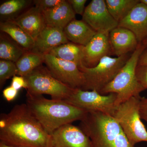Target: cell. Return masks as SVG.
I'll use <instances>...</instances> for the list:
<instances>
[{"label": "cell", "instance_id": "1", "mask_svg": "<svg viewBox=\"0 0 147 147\" xmlns=\"http://www.w3.org/2000/svg\"><path fill=\"white\" fill-rule=\"evenodd\" d=\"M0 143L10 146L53 147L52 136L45 131L26 103L16 105L0 119Z\"/></svg>", "mask_w": 147, "mask_h": 147}, {"label": "cell", "instance_id": "2", "mask_svg": "<svg viewBox=\"0 0 147 147\" xmlns=\"http://www.w3.org/2000/svg\"><path fill=\"white\" fill-rule=\"evenodd\" d=\"M26 105L35 118L51 135L60 127L82 121L87 113L64 100L48 99L27 92Z\"/></svg>", "mask_w": 147, "mask_h": 147}, {"label": "cell", "instance_id": "3", "mask_svg": "<svg viewBox=\"0 0 147 147\" xmlns=\"http://www.w3.org/2000/svg\"><path fill=\"white\" fill-rule=\"evenodd\" d=\"M79 127L87 134L92 147H134L113 116L97 112H87Z\"/></svg>", "mask_w": 147, "mask_h": 147}, {"label": "cell", "instance_id": "4", "mask_svg": "<svg viewBox=\"0 0 147 147\" xmlns=\"http://www.w3.org/2000/svg\"><path fill=\"white\" fill-rule=\"evenodd\" d=\"M146 49L142 42L139 43L113 81L100 92L102 95L117 94L116 107L131 97L140 96V93L146 90L138 82L136 75L139 58Z\"/></svg>", "mask_w": 147, "mask_h": 147}, {"label": "cell", "instance_id": "5", "mask_svg": "<svg viewBox=\"0 0 147 147\" xmlns=\"http://www.w3.org/2000/svg\"><path fill=\"white\" fill-rule=\"evenodd\" d=\"M130 56L127 54L117 57L105 56L97 65L91 68L87 67L82 64L79 68L84 73L85 82L81 89L96 91L100 93L113 81Z\"/></svg>", "mask_w": 147, "mask_h": 147}, {"label": "cell", "instance_id": "6", "mask_svg": "<svg viewBox=\"0 0 147 147\" xmlns=\"http://www.w3.org/2000/svg\"><path fill=\"white\" fill-rule=\"evenodd\" d=\"M141 97H131L117 106L113 116L134 147L139 142H147V130L139 114Z\"/></svg>", "mask_w": 147, "mask_h": 147}, {"label": "cell", "instance_id": "7", "mask_svg": "<svg viewBox=\"0 0 147 147\" xmlns=\"http://www.w3.org/2000/svg\"><path fill=\"white\" fill-rule=\"evenodd\" d=\"M24 78L27 84V92L30 94H47L52 99L65 100L74 89L56 79L43 65Z\"/></svg>", "mask_w": 147, "mask_h": 147}, {"label": "cell", "instance_id": "8", "mask_svg": "<svg viewBox=\"0 0 147 147\" xmlns=\"http://www.w3.org/2000/svg\"><path fill=\"white\" fill-rule=\"evenodd\" d=\"M117 96L115 93L102 95L96 91L74 89L64 100L86 112H100L113 116L116 108Z\"/></svg>", "mask_w": 147, "mask_h": 147}, {"label": "cell", "instance_id": "9", "mask_svg": "<svg viewBox=\"0 0 147 147\" xmlns=\"http://www.w3.org/2000/svg\"><path fill=\"white\" fill-rule=\"evenodd\" d=\"M44 63L56 79L73 89H82L85 84L84 73L76 63L44 55Z\"/></svg>", "mask_w": 147, "mask_h": 147}, {"label": "cell", "instance_id": "10", "mask_svg": "<svg viewBox=\"0 0 147 147\" xmlns=\"http://www.w3.org/2000/svg\"><path fill=\"white\" fill-rule=\"evenodd\" d=\"M82 20L97 33H109L118 26L108 11L105 0H92L86 7Z\"/></svg>", "mask_w": 147, "mask_h": 147}, {"label": "cell", "instance_id": "11", "mask_svg": "<svg viewBox=\"0 0 147 147\" xmlns=\"http://www.w3.org/2000/svg\"><path fill=\"white\" fill-rule=\"evenodd\" d=\"M51 136L53 147H92L89 137L79 127L71 123L59 127Z\"/></svg>", "mask_w": 147, "mask_h": 147}, {"label": "cell", "instance_id": "12", "mask_svg": "<svg viewBox=\"0 0 147 147\" xmlns=\"http://www.w3.org/2000/svg\"><path fill=\"white\" fill-rule=\"evenodd\" d=\"M109 34L97 33L84 46L83 61L84 66L89 68L94 67L102 58L112 55Z\"/></svg>", "mask_w": 147, "mask_h": 147}, {"label": "cell", "instance_id": "13", "mask_svg": "<svg viewBox=\"0 0 147 147\" xmlns=\"http://www.w3.org/2000/svg\"><path fill=\"white\" fill-rule=\"evenodd\" d=\"M119 27L130 30L136 36L139 43L147 38V5L140 2L131 9Z\"/></svg>", "mask_w": 147, "mask_h": 147}, {"label": "cell", "instance_id": "14", "mask_svg": "<svg viewBox=\"0 0 147 147\" xmlns=\"http://www.w3.org/2000/svg\"><path fill=\"white\" fill-rule=\"evenodd\" d=\"M112 54L119 57L136 50L139 42L135 34L128 29L118 26L109 34Z\"/></svg>", "mask_w": 147, "mask_h": 147}, {"label": "cell", "instance_id": "15", "mask_svg": "<svg viewBox=\"0 0 147 147\" xmlns=\"http://www.w3.org/2000/svg\"><path fill=\"white\" fill-rule=\"evenodd\" d=\"M69 42L63 30L46 26L35 39L31 51L44 55L53 48Z\"/></svg>", "mask_w": 147, "mask_h": 147}, {"label": "cell", "instance_id": "16", "mask_svg": "<svg viewBox=\"0 0 147 147\" xmlns=\"http://www.w3.org/2000/svg\"><path fill=\"white\" fill-rule=\"evenodd\" d=\"M34 40L47 26L43 12L32 6L12 21Z\"/></svg>", "mask_w": 147, "mask_h": 147}, {"label": "cell", "instance_id": "17", "mask_svg": "<svg viewBox=\"0 0 147 147\" xmlns=\"http://www.w3.org/2000/svg\"><path fill=\"white\" fill-rule=\"evenodd\" d=\"M47 26L63 30L71 21L75 13L68 1L63 0L59 5L43 12Z\"/></svg>", "mask_w": 147, "mask_h": 147}, {"label": "cell", "instance_id": "18", "mask_svg": "<svg viewBox=\"0 0 147 147\" xmlns=\"http://www.w3.org/2000/svg\"><path fill=\"white\" fill-rule=\"evenodd\" d=\"M67 38L69 42L86 46L97 33L83 20L74 19L64 29Z\"/></svg>", "mask_w": 147, "mask_h": 147}, {"label": "cell", "instance_id": "19", "mask_svg": "<svg viewBox=\"0 0 147 147\" xmlns=\"http://www.w3.org/2000/svg\"><path fill=\"white\" fill-rule=\"evenodd\" d=\"M84 48V46L69 41L53 48L46 54L63 60L74 63L79 67L83 64Z\"/></svg>", "mask_w": 147, "mask_h": 147}, {"label": "cell", "instance_id": "20", "mask_svg": "<svg viewBox=\"0 0 147 147\" xmlns=\"http://www.w3.org/2000/svg\"><path fill=\"white\" fill-rule=\"evenodd\" d=\"M0 30L8 35L25 51L32 49L34 40L13 21L0 22Z\"/></svg>", "mask_w": 147, "mask_h": 147}, {"label": "cell", "instance_id": "21", "mask_svg": "<svg viewBox=\"0 0 147 147\" xmlns=\"http://www.w3.org/2000/svg\"><path fill=\"white\" fill-rule=\"evenodd\" d=\"M32 0H8L0 5L1 22L12 21L33 6Z\"/></svg>", "mask_w": 147, "mask_h": 147}, {"label": "cell", "instance_id": "22", "mask_svg": "<svg viewBox=\"0 0 147 147\" xmlns=\"http://www.w3.org/2000/svg\"><path fill=\"white\" fill-rule=\"evenodd\" d=\"M44 55L32 52L25 51L15 63L18 76L25 77L44 63Z\"/></svg>", "mask_w": 147, "mask_h": 147}, {"label": "cell", "instance_id": "23", "mask_svg": "<svg viewBox=\"0 0 147 147\" xmlns=\"http://www.w3.org/2000/svg\"><path fill=\"white\" fill-rule=\"evenodd\" d=\"M1 32L0 35V59L16 63L26 51L8 35Z\"/></svg>", "mask_w": 147, "mask_h": 147}, {"label": "cell", "instance_id": "24", "mask_svg": "<svg viewBox=\"0 0 147 147\" xmlns=\"http://www.w3.org/2000/svg\"><path fill=\"white\" fill-rule=\"evenodd\" d=\"M106 6L114 19L118 23L125 18L139 0H105Z\"/></svg>", "mask_w": 147, "mask_h": 147}, {"label": "cell", "instance_id": "25", "mask_svg": "<svg viewBox=\"0 0 147 147\" xmlns=\"http://www.w3.org/2000/svg\"><path fill=\"white\" fill-rule=\"evenodd\" d=\"M18 69L15 63L11 61L0 60V87L1 89L7 79L17 75Z\"/></svg>", "mask_w": 147, "mask_h": 147}, {"label": "cell", "instance_id": "26", "mask_svg": "<svg viewBox=\"0 0 147 147\" xmlns=\"http://www.w3.org/2000/svg\"><path fill=\"white\" fill-rule=\"evenodd\" d=\"M63 1V0H34L33 5L43 12L59 5Z\"/></svg>", "mask_w": 147, "mask_h": 147}, {"label": "cell", "instance_id": "27", "mask_svg": "<svg viewBox=\"0 0 147 147\" xmlns=\"http://www.w3.org/2000/svg\"><path fill=\"white\" fill-rule=\"evenodd\" d=\"M136 75L137 80L145 89H147V65L137 66Z\"/></svg>", "mask_w": 147, "mask_h": 147}, {"label": "cell", "instance_id": "28", "mask_svg": "<svg viewBox=\"0 0 147 147\" xmlns=\"http://www.w3.org/2000/svg\"><path fill=\"white\" fill-rule=\"evenodd\" d=\"M75 13L83 16L85 11L87 0H67Z\"/></svg>", "mask_w": 147, "mask_h": 147}, {"label": "cell", "instance_id": "29", "mask_svg": "<svg viewBox=\"0 0 147 147\" xmlns=\"http://www.w3.org/2000/svg\"><path fill=\"white\" fill-rule=\"evenodd\" d=\"M11 86L15 89L19 91L21 89L27 88V82L23 76L15 75L12 78Z\"/></svg>", "mask_w": 147, "mask_h": 147}, {"label": "cell", "instance_id": "30", "mask_svg": "<svg viewBox=\"0 0 147 147\" xmlns=\"http://www.w3.org/2000/svg\"><path fill=\"white\" fill-rule=\"evenodd\" d=\"M19 91L14 89L11 86L7 87L3 91V95L8 102L13 101L16 98Z\"/></svg>", "mask_w": 147, "mask_h": 147}, {"label": "cell", "instance_id": "31", "mask_svg": "<svg viewBox=\"0 0 147 147\" xmlns=\"http://www.w3.org/2000/svg\"><path fill=\"white\" fill-rule=\"evenodd\" d=\"M139 111L141 119L147 123V98H140Z\"/></svg>", "mask_w": 147, "mask_h": 147}, {"label": "cell", "instance_id": "32", "mask_svg": "<svg viewBox=\"0 0 147 147\" xmlns=\"http://www.w3.org/2000/svg\"><path fill=\"white\" fill-rule=\"evenodd\" d=\"M147 65V48L142 53L139 58L138 65Z\"/></svg>", "mask_w": 147, "mask_h": 147}, {"label": "cell", "instance_id": "33", "mask_svg": "<svg viewBox=\"0 0 147 147\" xmlns=\"http://www.w3.org/2000/svg\"><path fill=\"white\" fill-rule=\"evenodd\" d=\"M142 43L146 47V49L147 48V38L144 40H143V42Z\"/></svg>", "mask_w": 147, "mask_h": 147}, {"label": "cell", "instance_id": "34", "mask_svg": "<svg viewBox=\"0 0 147 147\" xmlns=\"http://www.w3.org/2000/svg\"><path fill=\"white\" fill-rule=\"evenodd\" d=\"M0 147H18L10 146H7V145L5 144H3V143H0Z\"/></svg>", "mask_w": 147, "mask_h": 147}, {"label": "cell", "instance_id": "35", "mask_svg": "<svg viewBox=\"0 0 147 147\" xmlns=\"http://www.w3.org/2000/svg\"><path fill=\"white\" fill-rule=\"evenodd\" d=\"M140 1H141V2H142L146 4L147 5V0H140Z\"/></svg>", "mask_w": 147, "mask_h": 147}, {"label": "cell", "instance_id": "36", "mask_svg": "<svg viewBox=\"0 0 147 147\" xmlns=\"http://www.w3.org/2000/svg\"></svg>", "mask_w": 147, "mask_h": 147}]
</instances>
